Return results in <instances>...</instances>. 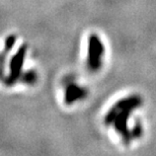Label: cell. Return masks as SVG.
<instances>
[{
	"label": "cell",
	"instance_id": "obj_2",
	"mask_svg": "<svg viewBox=\"0 0 156 156\" xmlns=\"http://www.w3.org/2000/svg\"><path fill=\"white\" fill-rule=\"evenodd\" d=\"M24 53H26V49H24V48H21V49L20 50V52H18L17 54L14 56V58L12 59V61H11L10 82H13V81L17 78L18 74H20V70H21V65H23V62Z\"/></svg>",
	"mask_w": 156,
	"mask_h": 156
},
{
	"label": "cell",
	"instance_id": "obj_1",
	"mask_svg": "<svg viewBox=\"0 0 156 156\" xmlns=\"http://www.w3.org/2000/svg\"><path fill=\"white\" fill-rule=\"evenodd\" d=\"M104 53V48L99 39L92 36L89 39V56L88 65L91 69H98L101 65V57Z\"/></svg>",
	"mask_w": 156,
	"mask_h": 156
}]
</instances>
